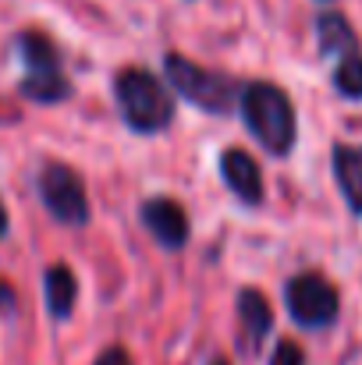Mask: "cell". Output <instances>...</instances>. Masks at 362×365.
Here are the masks:
<instances>
[{
    "label": "cell",
    "mask_w": 362,
    "mask_h": 365,
    "mask_svg": "<svg viewBox=\"0 0 362 365\" xmlns=\"http://www.w3.org/2000/svg\"><path fill=\"white\" fill-rule=\"evenodd\" d=\"M241 114L248 131L256 135V142L266 153L284 156L295 142V110L291 100L284 96V89L270 86V82H252L241 93Z\"/></svg>",
    "instance_id": "6da1fadb"
},
{
    "label": "cell",
    "mask_w": 362,
    "mask_h": 365,
    "mask_svg": "<svg viewBox=\"0 0 362 365\" xmlns=\"http://www.w3.org/2000/svg\"><path fill=\"white\" fill-rule=\"evenodd\" d=\"M114 93H118L121 114L135 131H160L171 121V96L160 86L156 75L142 71V68H124L114 78Z\"/></svg>",
    "instance_id": "7a4b0ae2"
},
{
    "label": "cell",
    "mask_w": 362,
    "mask_h": 365,
    "mask_svg": "<svg viewBox=\"0 0 362 365\" xmlns=\"http://www.w3.org/2000/svg\"><path fill=\"white\" fill-rule=\"evenodd\" d=\"M164 71H167V82L185 100H192L196 107H203L210 114L231 110V100H235V82L231 78H224V75H217V71H210L203 64H192L181 53H167Z\"/></svg>",
    "instance_id": "3957f363"
},
{
    "label": "cell",
    "mask_w": 362,
    "mask_h": 365,
    "mask_svg": "<svg viewBox=\"0 0 362 365\" xmlns=\"http://www.w3.org/2000/svg\"><path fill=\"white\" fill-rule=\"evenodd\" d=\"M39 195L46 210L61 224H86L89 220V202H86V185L82 178L64 167V163H46L39 174Z\"/></svg>",
    "instance_id": "277c9868"
},
{
    "label": "cell",
    "mask_w": 362,
    "mask_h": 365,
    "mask_svg": "<svg viewBox=\"0 0 362 365\" xmlns=\"http://www.w3.org/2000/svg\"><path fill=\"white\" fill-rule=\"evenodd\" d=\"M288 309L302 327H327L331 319H338L341 298H338V287L327 277L302 273L288 284Z\"/></svg>",
    "instance_id": "5b68a950"
},
{
    "label": "cell",
    "mask_w": 362,
    "mask_h": 365,
    "mask_svg": "<svg viewBox=\"0 0 362 365\" xmlns=\"http://www.w3.org/2000/svg\"><path fill=\"white\" fill-rule=\"evenodd\" d=\"M142 224L153 231V238L167 248H181L188 242V217L174 199H149L142 206Z\"/></svg>",
    "instance_id": "8992f818"
},
{
    "label": "cell",
    "mask_w": 362,
    "mask_h": 365,
    "mask_svg": "<svg viewBox=\"0 0 362 365\" xmlns=\"http://www.w3.org/2000/svg\"><path fill=\"white\" fill-rule=\"evenodd\" d=\"M221 170H224L228 188L238 195L241 202L256 206V202L263 199V178H259V167H256V160H252L248 153H241V149H228V153H224V160H221Z\"/></svg>",
    "instance_id": "52a82bcc"
},
{
    "label": "cell",
    "mask_w": 362,
    "mask_h": 365,
    "mask_svg": "<svg viewBox=\"0 0 362 365\" xmlns=\"http://www.w3.org/2000/svg\"><path fill=\"white\" fill-rule=\"evenodd\" d=\"M334 170L341 178V188H345L352 210L362 213V149L359 145H338L334 149Z\"/></svg>",
    "instance_id": "ba28073f"
},
{
    "label": "cell",
    "mask_w": 362,
    "mask_h": 365,
    "mask_svg": "<svg viewBox=\"0 0 362 365\" xmlns=\"http://www.w3.org/2000/svg\"><path fill=\"white\" fill-rule=\"evenodd\" d=\"M75 294H79V284H75V273L68 266H50L46 269V305L57 319H68L71 309H75Z\"/></svg>",
    "instance_id": "9c48e42d"
},
{
    "label": "cell",
    "mask_w": 362,
    "mask_h": 365,
    "mask_svg": "<svg viewBox=\"0 0 362 365\" xmlns=\"http://www.w3.org/2000/svg\"><path fill=\"white\" fill-rule=\"evenodd\" d=\"M21 96L36 103H57L71 96V82L61 71H29L21 78Z\"/></svg>",
    "instance_id": "30bf717a"
},
{
    "label": "cell",
    "mask_w": 362,
    "mask_h": 365,
    "mask_svg": "<svg viewBox=\"0 0 362 365\" xmlns=\"http://www.w3.org/2000/svg\"><path fill=\"white\" fill-rule=\"evenodd\" d=\"M238 316L245 323V330L252 334V344H259L273 323V312H270V302L256 291V287H245L238 294Z\"/></svg>",
    "instance_id": "8fae6325"
},
{
    "label": "cell",
    "mask_w": 362,
    "mask_h": 365,
    "mask_svg": "<svg viewBox=\"0 0 362 365\" xmlns=\"http://www.w3.org/2000/svg\"><path fill=\"white\" fill-rule=\"evenodd\" d=\"M18 46H21L29 71H61V53L43 32H21Z\"/></svg>",
    "instance_id": "7c38bea8"
},
{
    "label": "cell",
    "mask_w": 362,
    "mask_h": 365,
    "mask_svg": "<svg viewBox=\"0 0 362 365\" xmlns=\"http://www.w3.org/2000/svg\"><path fill=\"white\" fill-rule=\"evenodd\" d=\"M320 43H323L327 53H334V50H352V46H356L352 25H348L341 14H323V18H320Z\"/></svg>",
    "instance_id": "4fadbf2b"
},
{
    "label": "cell",
    "mask_w": 362,
    "mask_h": 365,
    "mask_svg": "<svg viewBox=\"0 0 362 365\" xmlns=\"http://www.w3.org/2000/svg\"><path fill=\"white\" fill-rule=\"evenodd\" d=\"M334 86L345 93V96H352V100H359L362 96V57H345L341 61V68H338V75H334Z\"/></svg>",
    "instance_id": "5bb4252c"
},
{
    "label": "cell",
    "mask_w": 362,
    "mask_h": 365,
    "mask_svg": "<svg viewBox=\"0 0 362 365\" xmlns=\"http://www.w3.org/2000/svg\"><path fill=\"white\" fill-rule=\"evenodd\" d=\"M270 365H306V355H302V348L295 341H281L277 351H273V359H270Z\"/></svg>",
    "instance_id": "9a60e30c"
},
{
    "label": "cell",
    "mask_w": 362,
    "mask_h": 365,
    "mask_svg": "<svg viewBox=\"0 0 362 365\" xmlns=\"http://www.w3.org/2000/svg\"><path fill=\"white\" fill-rule=\"evenodd\" d=\"M96 365H131V359H128L121 348H107V351L96 359Z\"/></svg>",
    "instance_id": "2e32d148"
},
{
    "label": "cell",
    "mask_w": 362,
    "mask_h": 365,
    "mask_svg": "<svg viewBox=\"0 0 362 365\" xmlns=\"http://www.w3.org/2000/svg\"><path fill=\"white\" fill-rule=\"evenodd\" d=\"M7 309H14V287L7 280H0V312H7Z\"/></svg>",
    "instance_id": "e0dca14e"
},
{
    "label": "cell",
    "mask_w": 362,
    "mask_h": 365,
    "mask_svg": "<svg viewBox=\"0 0 362 365\" xmlns=\"http://www.w3.org/2000/svg\"><path fill=\"white\" fill-rule=\"evenodd\" d=\"M4 231H7V213H4V206H0V238H4Z\"/></svg>",
    "instance_id": "ac0fdd59"
},
{
    "label": "cell",
    "mask_w": 362,
    "mask_h": 365,
    "mask_svg": "<svg viewBox=\"0 0 362 365\" xmlns=\"http://www.w3.org/2000/svg\"><path fill=\"white\" fill-rule=\"evenodd\" d=\"M210 365H231V362H228V359H213Z\"/></svg>",
    "instance_id": "d6986e66"
}]
</instances>
